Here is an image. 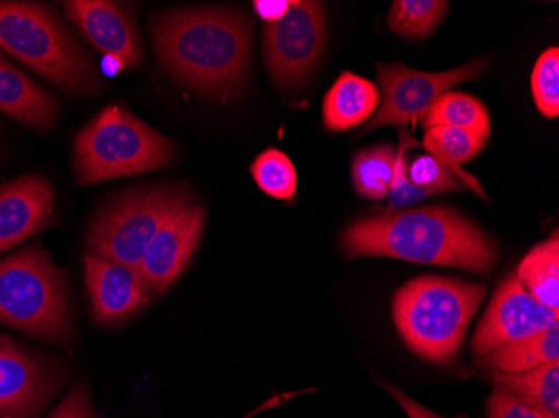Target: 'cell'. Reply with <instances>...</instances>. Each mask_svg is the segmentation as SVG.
<instances>
[{
    "label": "cell",
    "instance_id": "6da1fadb",
    "mask_svg": "<svg viewBox=\"0 0 559 418\" xmlns=\"http://www.w3.org/2000/svg\"><path fill=\"white\" fill-rule=\"evenodd\" d=\"M163 68L185 86L215 100L241 96L251 61V22L243 12L193 8L151 22Z\"/></svg>",
    "mask_w": 559,
    "mask_h": 418
},
{
    "label": "cell",
    "instance_id": "7a4b0ae2",
    "mask_svg": "<svg viewBox=\"0 0 559 418\" xmlns=\"http://www.w3.org/2000/svg\"><path fill=\"white\" fill-rule=\"evenodd\" d=\"M348 260L385 256L419 265L451 266L489 275L498 247L452 207L426 206L352 223L341 237Z\"/></svg>",
    "mask_w": 559,
    "mask_h": 418
},
{
    "label": "cell",
    "instance_id": "3957f363",
    "mask_svg": "<svg viewBox=\"0 0 559 418\" xmlns=\"http://www.w3.org/2000/svg\"><path fill=\"white\" fill-rule=\"evenodd\" d=\"M486 294L488 286L480 283L419 276L395 294V326L417 357L449 367L460 354Z\"/></svg>",
    "mask_w": 559,
    "mask_h": 418
},
{
    "label": "cell",
    "instance_id": "277c9868",
    "mask_svg": "<svg viewBox=\"0 0 559 418\" xmlns=\"http://www.w3.org/2000/svg\"><path fill=\"white\" fill-rule=\"evenodd\" d=\"M0 50L74 96L103 86L87 50L55 12L36 2L0 0Z\"/></svg>",
    "mask_w": 559,
    "mask_h": 418
},
{
    "label": "cell",
    "instance_id": "5b68a950",
    "mask_svg": "<svg viewBox=\"0 0 559 418\" xmlns=\"http://www.w3.org/2000/svg\"><path fill=\"white\" fill-rule=\"evenodd\" d=\"M0 323L61 347L74 342L68 276L40 244L0 261Z\"/></svg>",
    "mask_w": 559,
    "mask_h": 418
},
{
    "label": "cell",
    "instance_id": "8992f818",
    "mask_svg": "<svg viewBox=\"0 0 559 418\" xmlns=\"http://www.w3.org/2000/svg\"><path fill=\"white\" fill-rule=\"evenodd\" d=\"M175 144L122 106L103 109L74 141L81 187L168 168Z\"/></svg>",
    "mask_w": 559,
    "mask_h": 418
},
{
    "label": "cell",
    "instance_id": "52a82bcc",
    "mask_svg": "<svg viewBox=\"0 0 559 418\" xmlns=\"http://www.w3.org/2000/svg\"><path fill=\"white\" fill-rule=\"evenodd\" d=\"M193 201L180 187H143L119 194L100 207L87 231V247L97 256L140 268L158 229L181 206Z\"/></svg>",
    "mask_w": 559,
    "mask_h": 418
},
{
    "label": "cell",
    "instance_id": "ba28073f",
    "mask_svg": "<svg viewBox=\"0 0 559 418\" xmlns=\"http://www.w3.org/2000/svg\"><path fill=\"white\" fill-rule=\"evenodd\" d=\"M326 43V14L322 2H292L284 17L266 22L263 56L276 86L304 87L322 58Z\"/></svg>",
    "mask_w": 559,
    "mask_h": 418
},
{
    "label": "cell",
    "instance_id": "9c48e42d",
    "mask_svg": "<svg viewBox=\"0 0 559 418\" xmlns=\"http://www.w3.org/2000/svg\"><path fill=\"white\" fill-rule=\"evenodd\" d=\"M488 68V59H474L461 68L444 72L414 71L401 62L377 64L382 100L376 115L364 128V133L385 126L404 128L423 122L427 109L441 94L457 84L477 80Z\"/></svg>",
    "mask_w": 559,
    "mask_h": 418
},
{
    "label": "cell",
    "instance_id": "30bf717a",
    "mask_svg": "<svg viewBox=\"0 0 559 418\" xmlns=\"http://www.w3.org/2000/svg\"><path fill=\"white\" fill-rule=\"evenodd\" d=\"M64 379L56 361L0 336V418H39Z\"/></svg>",
    "mask_w": 559,
    "mask_h": 418
},
{
    "label": "cell",
    "instance_id": "8fae6325",
    "mask_svg": "<svg viewBox=\"0 0 559 418\" xmlns=\"http://www.w3.org/2000/svg\"><path fill=\"white\" fill-rule=\"evenodd\" d=\"M559 323V311L549 310L531 297L516 275L499 285L491 304L473 336V354L477 358L492 354L506 345L531 338Z\"/></svg>",
    "mask_w": 559,
    "mask_h": 418
},
{
    "label": "cell",
    "instance_id": "7c38bea8",
    "mask_svg": "<svg viewBox=\"0 0 559 418\" xmlns=\"http://www.w3.org/2000/svg\"><path fill=\"white\" fill-rule=\"evenodd\" d=\"M64 11L97 52L121 68H140L144 50L131 5L105 0H71L64 2Z\"/></svg>",
    "mask_w": 559,
    "mask_h": 418
},
{
    "label": "cell",
    "instance_id": "4fadbf2b",
    "mask_svg": "<svg viewBox=\"0 0 559 418\" xmlns=\"http://www.w3.org/2000/svg\"><path fill=\"white\" fill-rule=\"evenodd\" d=\"M205 228V207L200 203L181 206L151 240L140 273L151 294H165L190 263Z\"/></svg>",
    "mask_w": 559,
    "mask_h": 418
},
{
    "label": "cell",
    "instance_id": "5bb4252c",
    "mask_svg": "<svg viewBox=\"0 0 559 418\" xmlns=\"http://www.w3.org/2000/svg\"><path fill=\"white\" fill-rule=\"evenodd\" d=\"M93 317L100 325H118L150 303V286L140 270L90 253L84 260Z\"/></svg>",
    "mask_w": 559,
    "mask_h": 418
},
{
    "label": "cell",
    "instance_id": "9a60e30c",
    "mask_svg": "<svg viewBox=\"0 0 559 418\" xmlns=\"http://www.w3.org/2000/svg\"><path fill=\"white\" fill-rule=\"evenodd\" d=\"M56 194L44 176L25 175L0 187V253L36 237L55 222Z\"/></svg>",
    "mask_w": 559,
    "mask_h": 418
},
{
    "label": "cell",
    "instance_id": "2e32d148",
    "mask_svg": "<svg viewBox=\"0 0 559 418\" xmlns=\"http://www.w3.org/2000/svg\"><path fill=\"white\" fill-rule=\"evenodd\" d=\"M0 112L36 133L58 124L61 108L40 84L0 55Z\"/></svg>",
    "mask_w": 559,
    "mask_h": 418
},
{
    "label": "cell",
    "instance_id": "e0dca14e",
    "mask_svg": "<svg viewBox=\"0 0 559 418\" xmlns=\"http://www.w3.org/2000/svg\"><path fill=\"white\" fill-rule=\"evenodd\" d=\"M379 87L354 72H342L323 99V124L330 131L342 133L370 121L379 109Z\"/></svg>",
    "mask_w": 559,
    "mask_h": 418
},
{
    "label": "cell",
    "instance_id": "ac0fdd59",
    "mask_svg": "<svg viewBox=\"0 0 559 418\" xmlns=\"http://www.w3.org/2000/svg\"><path fill=\"white\" fill-rule=\"evenodd\" d=\"M495 390L518 398L523 404L559 418V361L545 363L523 373H489Z\"/></svg>",
    "mask_w": 559,
    "mask_h": 418
},
{
    "label": "cell",
    "instance_id": "d6986e66",
    "mask_svg": "<svg viewBox=\"0 0 559 418\" xmlns=\"http://www.w3.org/2000/svg\"><path fill=\"white\" fill-rule=\"evenodd\" d=\"M552 361H559V323L531 338L477 358L476 367L489 373H523Z\"/></svg>",
    "mask_w": 559,
    "mask_h": 418
},
{
    "label": "cell",
    "instance_id": "ffe728a7",
    "mask_svg": "<svg viewBox=\"0 0 559 418\" xmlns=\"http://www.w3.org/2000/svg\"><path fill=\"white\" fill-rule=\"evenodd\" d=\"M486 143H488L486 138L473 133L469 129L454 128V126H432V128H426V134H424V147L427 153L454 169L466 188L476 191V194L483 198H485V191L473 176L463 171L461 165L476 158L477 154L485 150Z\"/></svg>",
    "mask_w": 559,
    "mask_h": 418
},
{
    "label": "cell",
    "instance_id": "44dd1931",
    "mask_svg": "<svg viewBox=\"0 0 559 418\" xmlns=\"http://www.w3.org/2000/svg\"><path fill=\"white\" fill-rule=\"evenodd\" d=\"M524 290L543 307L559 311V237L558 231L545 243L533 248L516 272Z\"/></svg>",
    "mask_w": 559,
    "mask_h": 418
},
{
    "label": "cell",
    "instance_id": "7402d4cb",
    "mask_svg": "<svg viewBox=\"0 0 559 418\" xmlns=\"http://www.w3.org/2000/svg\"><path fill=\"white\" fill-rule=\"evenodd\" d=\"M423 124L454 126V128L469 129L473 133L489 140L491 134V119L488 108L476 97L457 91H448L432 103L424 116Z\"/></svg>",
    "mask_w": 559,
    "mask_h": 418
},
{
    "label": "cell",
    "instance_id": "603a6c76",
    "mask_svg": "<svg viewBox=\"0 0 559 418\" xmlns=\"http://www.w3.org/2000/svg\"><path fill=\"white\" fill-rule=\"evenodd\" d=\"M397 150L392 146H376L359 151L352 162V182L355 191L370 201L389 196L394 181Z\"/></svg>",
    "mask_w": 559,
    "mask_h": 418
},
{
    "label": "cell",
    "instance_id": "cb8c5ba5",
    "mask_svg": "<svg viewBox=\"0 0 559 418\" xmlns=\"http://www.w3.org/2000/svg\"><path fill=\"white\" fill-rule=\"evenodd\" d=\"M448 8L444 0H395L388 19L389 29L407 39H424L438 29Z\"/></svg>",
    "mask_w": 559,
    "mask_h": 418
},
{
    "label": "cell",
    "instance_id": "d4e9b609",
    "mask_svg": "<svg viewBox=\"0 0 559 418\" xmlns=\"http://www.w3.org/2000/svg\"><path fill=\"white\" fill-rule=\"evenodd\" d=\"M251 176L266 196L290 201L297 194V169L284 151H263L251 165Z\"/></svg>",
    "mask_w": 559,
    "mask_h": 418
},
{
    "label": "cell",
    "instance_id": "484cf974",
    "mask_svg": "<svg viewBox=\"0 0 559 418\" xmlns=\"http://www.w3.org/2000/svg\"><path fill=\"white\" fill-rule=\"evenodd\" d=\"M531 91L535 97L536 108L546 118L559 116V49L543 52L531 75Z\"/></svg>",
    "mask_w": 559,
    "mask_h": 418
},
{
    "label": "cell",
    "instance_id": "4316f807",
    "mask_svg": "<svg viewBox=\"0 0 559 418\" xmlns=\"http://www.w3.org/2000/svg\"><path fill=\"white\" fill-rule=\"evenodd\" d=\"M407 178L414 187L430 194L466 190V184L461 181L457 172L429 153L419 154L411 165H407Z\"/></svg>",
    "mask_w": 559,
    "mask_h": 418
},
{
    "label": "cell",
    "instance_id": "83f0119b",
    "mask_svg": "<svg viewBox=\"0 0 559 418\" xmlns=\"http://www.w3.org/2000/svg\"><path fill=\"white\" fill-rule=\"evenodd\" d=\"M413 146H417L416 140H414L407 131L402 129L401 150H397L394 181H392L391 191H389L388 213L405 212L407 207L416 206V204L423 203L427 198L435 196V194L427 193V191L414 187L413 182L407 178L405 153Z\"/></svg>",
    "mask_w": 559,
    "mask_h": 418
},
{
    "label": "cell",
    "instance_id": "f1b7e54d",
    "mask_svg": "<svg viewBox=\"0 0 559 418\" xmlns=\"http://www.w3.org/2000/svg\"><path fill=\"white\" fill-rule=\"evenodd\" d=\"M488 418H551L518 398L495 390L486 404Z\"/></svg>",
    "mask_w": 559,
    "mask_h": 418
},
{
    "label": "cell",
    "instance_id": "f546056e",
    "mask_svg": "<svg viewBox=\"0 0 559 418\" xmlns=\"http://www.w3.org/2000/svg\"><path fill=\"white\" fill-rule=\"evenodd\" d=\"M47 418H94L93 404L86 386L81 383L75 385Z\"/></svg>",
    "mask_w": 559,
    "mask_h": 418
},
{
    "label": "cell",
    "instance_id": "4dcf8cb0",
    "mask_svg": "<svg viewBox=\"0 0 559 418\" xmlns=\"http://www.w3.org/2000/svg\"><path fill=\"white\" fill-rule=\"evenodd\" d=\"M376 382L379 383L382 389L385 390V392H389V394L392 395V397L397 401V404L401 405L402 410L407 414V417L409 418H448L442 417V415L436 414V411L429 410V408L424 407L423 404H419V402L414 401V398H411L409 395L405 394V392H402L401 389H397V386L391 385V383L384 382V380L379 379V377H376ZM454 418H469L467 415H457V417Z\"/></svg>",
    "mask_w": 559,
    "mask_h": 418
},
{
    "label": "cell",
    "instance_id": "1f68e13d",
    "mask_svg": "<svg viewBox=\"0 0 559 418\" xmlns=\"http://www.w3.org/2000/svg\"><path fill=\"white\" fill-rule=\"evenodd\" d=\"M253 5H255V11L259 12L263 21L273 22L287 14L292 2H255Z\"/></svg>",
    "mask_w": 559,
    "mask_h": 418
},
{
    "label": "cell",
    "instance_id": "d6a6232c",
    "mask_svg": "<svg viewBox=\"0 0 559 418\" xmlns=\"http://www.w3.org/2000/svg\"><path fill=\"white\" fill-rule=\"evenodd\" d=\"M0 129H2V124H0Z\"/></svg>",
    "mask_w": 559,
    "mask_h": 418
}]
</instances>
